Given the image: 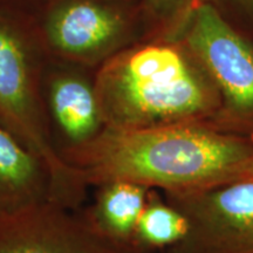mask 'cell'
Listing matches in <instances>:
<instances>
[{
	"label": "cell",
	"mask_w": 253,
	"mask_h": 253,
	"mask_svg": "<svg viewBox=\"0 0 253 253\" xmlns=\"http://www.w3.org/2000/svg\"><path fill=\"white\" fill-rule=\"evenodd\" d=\"M53 203V179L38 155L0 123V218Z\"/></svg>",
	"instance_id": "obj_6"
},
{
	"label": "cell",
	"mask_w": 253,
	"mask_h": 253,
	"mask_svg": "<svg viewBox=\"0 0 253 253\" xmlns=\"http://www.w3.org/2000/svg\"><path fill=\"white\" fill-rule=\"evenodd\" d=\"M182 42L212 79L226 102L253 112V49L207 0L189 6Z\"/></svg>",
	"instance_id": "obj_3"
},
{
	"label": "cell",
	"mask_w": 253,
	"mask_h": 253,
	"mask_svg": "<svg viewBox=\"0 0 253 253\" xmlns=\"http://www.w3.org/2000/svg\"><path fill=\"white\" fill-rule=\"evenodd\" d=\"M184 194V239L198 253H253V178Z\"/></svg>",
	"instance_id": "obj_5"
},
{
	"label": "cell",
	"mask_w": 253,
	"mask_h": 253,
	"mask_svg": "<svg viewBox=\"0 0 253 253\" xmlns=\"http://www.w3.org/2000/svg\"><path fill=\"white\" fill-rule=\"evenodd\" d=\"M49 109L68 144L61 155L88 143L104 128L94 88L77 79H60L53 84Z\"/></svg>",
	"instance_id": "obj_7"
},
{
	"label": "cell",
	"mask_w": 253,
	"mask_h": 253,
	"mask_svg": "<svg viewBox=\"0 0 253 253\" xmlns=\"http://www.w3.org/2000/svg\"><path fill=\"white\" fill-rule=\"evenodd\" d=\"M104 126L184 123L216 106V95L178 48L151 45L112 60L94 88Z\"/></svg>",
	"instance_id": "obj_2"
},
{
	"label": "cell",
	"mask_w": 253,
	"mask_h": 253,
	"mask_svg": "<svg viewBox=\"0 0 253 253\" xmlns=\"http://www.w3.org/2000/svg\"><path fill=\"white\" fill-rule=\"evenodd\" d=\"M189 230L184 214L157 202L148 201L135 230L134 244L148 250L184 239Z\"/></svg>",
	"instance_id": "obj_10"
},
{
	"label": "cell",
	"mask_w": 253,
	"mask_h": 253,
	"mask_svg": "<svg viewBox=\"0 0 253 253\" xmlns=\"http://www.w3.org/2000/svg\"><path fill=\"white\" fill-rule=\"evenodd\" d=\"M253 178V155L249 158L246 162L240 167L238 172L236 173V176L233 177V179L231 182L240 181V179H252Z\"/></svg>",
	"instance_id": "obj_12"
},
{
	"label": "cell",
	"mask_w": 253,
	"mask_h": 253,
	"mask_svg": "<svg viewBox=\"0 0 253 253\" xmlns=\"http://www.w3.org/2000/svg\"><path fill=\"white\" fill-rule=\"evenodd\" d=\"M96 201L87 210V219L103 236L134 244L135 230L149 197V189L128 181H112L97 186Z\"/></svg>",
	"instance_id": "obj_8"
},
{
	"label": "cell",
	"mask_w": 253,
	"mask_h": 253,
	"mask_svg": "<svg viewBox=\"0 0 253 253\" xmlns=\"http://www.w3.org/2000/svg\"><path fill=\"white\" fill-rule=\"evenodd\" d=\"M0 253H148L103 236L84 212L48 203L0 218Z\"/></svg>",
	"instance_id": "obj_4"
},
{
	"label": "cell",
	"mask_w": 253,
	"mask_h": 253,
	"mask_svg": "<svg viewBox=\"0 0 253 253\" xmlns=\"http://www.w3.org/2000/svg\"><path fill=\"white\" fill-rule=\"evenodd\" d=\"M253 155L242 138L190 123L118 129L104 126L63 162L88 186L128 181L191 192L230 183Z\"/></svg>",
	"instance_id": "obj_1"
},
{
	"label": "cell",
	"mask_w": 253,
	"mask_h": 253,
	"mask_svg": "<svg viewBox=\"0 0 253 253\" xmlns=\"http://www.w3.org/2000/svg\"><path fill=\"white\" fill-rule=\"evenodd\" d=\"M227 1L232 2L240 8H243L246 13L253 15V0H227Z\"/></svg>",
	"instance_id": "obj_13"
},
{
	"label": "cell",
	"mask_w": 253,
	"mask_h": 253,
	"mask_svg": "<svg viewBox=\"0 0 253 253\" xmlns=\"http://www.w3.org/2000/svg\"><path fill=\"white\" fill-rule=\"evenodd\" d=\"M150 4L157 13L170 15L181 11L188 4V0H150Z\"/></svg>",
	"instance_id": "obj_11"
},
{
	"label": "cell",
	"mask_w": 253,
	"mask_h": 253,
	"mask_svg": "<svg viewBox=\"0 0 253 253\" xmlns=\"http://www.w3.org/2000/svg\"><path fill=\"white\" fill-rule=\"evenodd\" d=\"M121 30V19L109 9L87 1L61 9L50 26V37L60 49L74 54L106 46Z\"/></svg>",
	"instance_id": "obj_9"
}]
</instances>
